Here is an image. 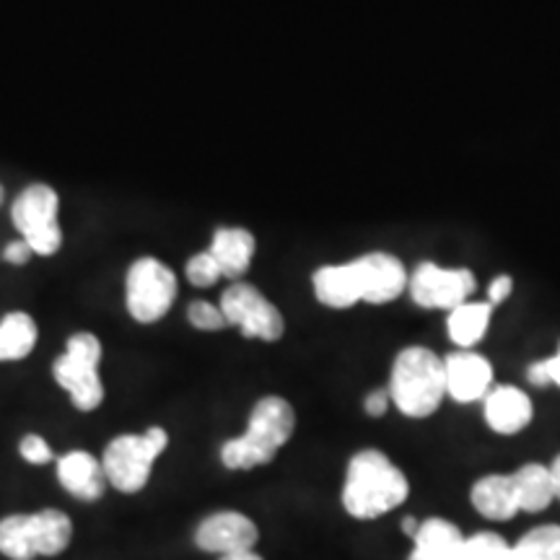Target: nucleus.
Segmentation results:
<instances>
[{"label":"nucleus","instance_id":"nucleus-1","mask_svg":"<svg viewBox=\"0 0 560 560\" xmlns=\"http://www.w3.org/2000/svg\"><path fill=\"white\" fill-rule=\"evenodd\" d=\"M408 493V478L384 452L363 450L350 457L342 506L353 520H380L387 511L402 506Z\"/></svg>","mask_w":560,"mask_h":560},{"label":"nucleus","instance_id":"nucleus-2","mask_svg":"<svg viewBox=\"0 0 560 560\" xmlns=\"http://www.w3.org/2000/svg\"><path fill=\"white\" fill-rule=\"evenodd\" d=\"M293 429H296V412L291 402L278 395L262 397L252 408L247 431L221 446L223 467L255 470V467L270 465L276 454L291 441Z\"/></svg>","mask_w":560,"mask_h":560},{"label":"nucleus","instance_id":"nucleus-3","mask_svg":"<svg viewBox=\"0 0 560 560\" xmlns=\"http://www.w3.org/2000/svg\"><path fill=\"white\" fill-rule=\"evenodd\" d=\"M389 397L408 418H429L446 397L444 359L429 348H405L395 359Z\"/></svg>","mask_w":560,"mask_h":560},{"label":"nucleus","instance_id":"nucleus-4","mask_svg":"<svg viewBox=\"0 0 560 560\" xmlns=\"http://www.w3.org/2000/svg\"><path fill=\"white\" fill-rule=\"evenodd\" d=\"M73 540V522L66 511L42 509L0 520V552L9 560L55 558Z\"/></svg>","mask_w":560,"mask_h":560},{"label":"nucleus","instance_id":"nucleus-5","mask_svg":"<svg viewBox=\"0 0 560 560\" xmlns=\"http://www.w3.org/2000/svg\"><path fill=\"white\" fill-rule=\"evenodd\" d=\"M170 446V433L161 425H151L145 433H122L107 444L102 467L107 482L125 495L140 493L149 486L153 465Z\"/></svg>","mask_w":560,"mask_h":560},{"label":"nucleus","instance_id":"nucleus-6","mask_svg":"<svg viewBox=\"0 0 560 560\" xmlns=\"http://www.w3.org/2000/svg\"><path fill=\"white\" fill-rule=\"evenodd\" d=\"M102 342L94 332H75L66 342V353L52 363V376L70 395L75 410L94 412L104 402V384L100 376Z\"/></svg>","mask_w":560,"mask_h":560},{"label":"nucleus","instance_id":"nucleus-7","mask_svg":"<svg viewBox=\"0 0 560 560\" xmlns=\"http://www.w3.org/2000/svg\"><path fill=\"white\" fill-rule=\"evenodd\" d=\"M60 198L45 182H34L24 187L13 200L11 219L19 229L21 240L34 249V255L52 257L62 247V229L58 221Z\"/></svg>","mask_w":560,"mask_h":560},{"label":"nucleus","instance_id":"nucleus-8","mask_svg":"<svg viewBox=\"0 0 560 560\" xmlns=\"http://www.w3.org/2000/svg\"><path fill=\"white\" fill-rule=\"evenodd\" d=\"M177 301V276L156 257H140L125 278V306L140 325H153L172 312Z\"/></svg>","mask_w":560,"mask_h":560},{"label":"nucleus","instance_id":"nucleus-9","mask_svg":"<svg viewBox=\"0 0 560 560\" xmlns=\"http://www.w3.org/2000/svg\"><path fill=\"white\" fill-rule=\"evenodd\" d=\"M221 312L229 325L240 327L244 338L276 342L283 338L285 322L278 306L252 283H234L221 293Z\"/></svg>","mask_w":560,"mask_h":560},{"label":"nucleus","instance_id":"nucleus-10","mask_svg":"<svg viewBox=\"0 0 560 560\" xmlns=\"http://www.w3.org/2000/svg\"><path fill=\"white\" fill-rule=\"evenodd\" d=\"M475 291V278L470 270H446L433 262H423L410 278V296L423 310H454L465 304Z\"/></svg>","mask_w":560,"mask_h":560},{"label":"nucleus","instance_id":"nucleus-11","mask_svg":"<svg viewBox=\"0 0 560 560\" xmlns=\"http://www.w3.org/2000/svg\"><path fill=\"white\" fill-rule=\"evenodd\" d=\"M350 270H353L359 301H366V304H389L408 285L405 265L397 257L387 255V252H374V255L350 260Z\"/></svg>","mask_w":560,"mask_h":560},{"label":"nucleus","instance_id":"nucleus-12","mask_svg":"<svg viewBox=\"0 0 560 560\" xmlns=\"http://www.w3.org/2000/svg\"><path fill=\"white\" fill-rule=\"evenodd\" d=\"M257 540H260L257 524L240 511H215L195 529V545L202 552H213V556L255 550Z\"/></svg>","mask_w":560,"mask_h":560},{"label":"nucleus","instance_id":"nucleus-13","mask_svg":"<svg viewBox=\"0 0 560 560\" xmlns=\"http://www.w3.org/2000/svg\"><path fill=\"white\" fill-rule=\"evenodd\" d=\"M446 366V395L457 402H475L486 397L493 384V366L470 350H459L444 359Z\"/></svg>","mask_w":560,"mask_h":560},{"label":"nucleus","instance_id":"nucleus-14","mask_svg":"<svg viewBox=\"0 0 560 560\" xmlns=\"http://www.w3.org/2000/svg\"><path fill=\"white\" fill-rule=\"evenodd\" d=\"M58 482L79 501H100L107 490V475L102 462L91 452L75 450L58 459Z\"/></svg>","mask_w":560,"mask_h":560},{"label":"nucleus","instance_id":"nucleus-15","mask_svg":"<svg viewBox=\"0 0 560 560\" xmlns=\"http://www.w3.org/2000/svg\"><path fill=\"white\" fill-rule=\"evenodd\" d=\"M486 420L501 436L520 433L532 420V400L522 389L509 387V384L490 389L486 395Z\"/></svg>","mask_w":560,"mask_h":560},{"label":"nucleus","instance_id":"nucleus-16","mask_svg":"<svg viewBox=\"0 0 560 560\" xmlns=\"http://www.w3.org/2000/svg\"><path fill=\"white\" fill-rule=\"evenodd\" d=\"M255 236L249 234L247 229L236 226H223L213 234V242H210V255L219 262L223 278H242L244 272L249 270L252 257H255Z\"/></svg>","mask_w":560,"mask_h":560},{"label":"nucleus","instance_id":"nucleus-17","mask_svg":"<svg viewBox=\"0 0 560 560\" xmlns=\"http://www.w3.org/2000/svg\"><path fill=\"white\" fill-rule=\"evenodd\" d=\"M472 506L486 520L509 522L520 511V495L511 475H488L472 486Z\"/></svg>","mask_w":560,"mask_h":560},{"label":"nucleus","instance_id":"nucleus-18","mask_svg":"<svg viewBox=\"0 0 560 560\" xmlns=\"http://www.w3.org/2000/svg\"><path fill=\"white\" fill-rule=\"evenodd\" d=\"M412 542H416V550H412L410 560H459L465 537L452 522L433 516V520L420 524Z\"/></svg>","mask_w":560,"mask_h":560},{"label":"nucleus","instance_id":"nucleus-19","mask_svg":"<svg viewBox=\"0 0 560 560\" xmlns=\"http://www.w3.org/2000/svg\"><path fill=\"white\" fill-rule=\"evenodd\" d=\"M314 296L319 304L330 306V310H348V306L359 304V291L353 283V270L350 262L342 265H325L314 272Z\"/></svg>","mask_w":560,"mask_h":560},{"label":"nucleus","instance_id":"nucleus-20","mask_svg":"<svg viewBox=\"0 0 560 560\" xmlns=\"http://www.w3.org/2000/svg\"><path fill=\"white\" fill-rule=\"evenodd\" d=\"M37 322L26 312H9L0 319V363L30 359L37 346Z\"/></svg>","mask_w":560,"mask_h":560},{"label":"nucleus","instance_id":"nucleus-21","mask_svg":"<svg viewBox=\"0 0 560 560\" xmlns=\"http://www.w3.org/2000/svg\"><path fill=\"white\" fill-rule=\"evenodd\" d=\"M516 495H520V511H529V514H537V511L548 509L552 501H556V486H552L550 467L545 465H524L514 475Z\"/></svg>","mask_w":560,"mask_h":560},{"label":"nucleus","instance_id":"nucleus-22","mask_svg":"<svg viewBox=\"0 0 560 560\" xmlns=\"http://www.w3.org/2000/svg\"><path fill=\"white\" fill-rule=\"evenodd\" d=\"M490 304H459L450 312L446 327H450L452 342H457L459 348H472L486 338L488 325H490Z\"/></svg>","mask_w":560,"mask_h":560},{"label":"nucleus","instance_id":"nucleus-23","mask_svg":"<svg viewBox=\"0 0 560 560\" xmlns=\"http://www.w3.org/2000/svg\"><path fill=\"white\" fill-rule=\"evenodd\" d=\"M514 552L516 560H560V527L545 524V527L527 532L514 545Z\"/></svg>","mask_w":560,"mask_h":560},{"label":"nucleus","instance_id":"nucleus-24","mask_svg":"<svg viewBox=\"0 0 560 560\" xmlns=\"http://www.w3.org/2000/svg\"><path fill=\"white\" fill-rule=\"evenodd\" d=\"M459 560H516L514 545H509L501 535L493 532H478L465 537L459 550Z\"/></svg>","mask_w":560,"mask_h":560},{"label":"nucleus","instance_id":"nucleus-25","mask_svg":"<svg viewBox=\"0 0 560 560\" xmlns=\"http://www.w3.org/2000/svg\"><path fill=\"white\" fill-rule=\"evenodd\" d=\"M221 278L223 276L219 262H215V257L210 255V252H200V255L190 257V262H187V280H190L192 285H198V289H210V285L219 283Z\"/></svg>","mask_w":560,"mask_h":560},{"label":"nucleus","instance_id":"nucleus-26","mask_svg":"<svg viewBox=\"0 0 560 560\" xmlns=\"http://www.w3.org/2000/svg\"><path fill=\"white\" fill-rule=\"evenodd\" d=\"M187 319H190L195 330H202V332L223 330V327L229 325L226 317H223L221 306L208 304V301H192V304L187 306Z\"/></svg>","mask_w":560,"mask_h":560},{"label":"nucleus","instance_id":"nucleus-27","mask_svg":"<svg viewBox=\"0 0 560 560\" xmlns=\"http://www.w3.org/2000/svg\"><path fill=\"white\" fill-rule=\"evenodd\" d=\"M527 380L535 384V387H548V384H556L560 387V348L552 359L537 361L527 369Z\"/></svg>","mask_w":560,"mask_h":560},{"label":"nucleus","instance_id":"nucleus-28","mask_svg":"<svg viewBox=\"0 0 560 560\" xmlns=\"http://www.w3.org/2000/svg\"><path fill=\"white\" fill-rule=\"evenodd\" d=\"M19 452L21 457H24V462H30V465H47V462H52L55 457L50 444H47L39 433H26V436L21 439Z\"/></svg>","mask_w":560,"mask_h":560},{"label":"nucleus","instance_id":"nucleus-29","mask_svg":"<svg viewBox=\"0 0 560 560\" xmlns=\"http://www.w3.org/2000/svg\"><path fill=\"white\" fill-rule=\"evenodd\" d=\"M32 257H34V249L24 240L5 244V249H3V260L11 262V265H26L32 260Z\"/></svg>","mask_w":560,"mask_h":560},{"label":"nucleus","instance_id":"nucleus-30","mask_svg":"<svg viewBox=\"0 0 560 560\" xmlns=\"http://www.w3.org/2000/svg\"><path fill=\"white\" fill-rule=\"evenodd\" d=\"M389 392H384V389H376V392H371V395L366 397V402H363V408H366V412L371 418H382L384 412H387V408H389Z\"/></svg>","mask_w":560,"mask_h":560},{"label":"nucleus","instance_id":"nucleus-31","mask_svg":"<svg viewBox=\"0 0 560 560\" xmlns=\"http://www.w3.org/2000/svg\"><path fill=\"white\" fill-rule=\"evenodd\" d=\"M511 289H514V280L509 276H499L490 283L488 289V296H490V304H503L511 296Z\"/></svg>","mask_w":560,"mask_h":560},{"label":"nucleus","instance_id":"nucleus-32","mask_svg":"<svg viewBox=\"0 0 560 560\" xmlns=\"http://www.w3.org/2000/svg\"><path fill=\"white\" fill-rule=\"evenodd\" d=\"M221 560H262L255 550H242V552H231V556H221Z\"/></svg>","mask_w":560,"mask_h":560},{"label":"nucleus","instance_id":"nucleus-33","mask_svg":"<svg viewBox=\"0 0 560 560\" xmlns=\"http://www.w3.org/2000/svg\"><path fill=\"white\" fill-rule=\"evenodd\" d=\"M550 475H552V486H556V499H560V454L550 465Z\"/></svg>","mask_w":560,"mask_h":560},{"label":"nucleus","instance_id":"nucleus-34","mask_svg":"<svg viewBox=\"0 0 560 560\" xmlns=\"http://www.w3.org/2000/svg\"><path fill=\"white\" fill-rule=\"evenodd\" d=\"M418 527H420V524H418L416 520H412V516H405V520H402V532H405V535L416 537V532H418Z\"/></svg>","mask_w":560,"mask_h":560},{"label":"nucleus","instance_id":"nucleus-35","mask_svg":"<svg viewBox=\"0 0 560 560\" xmlns=\"http://www.w3.org/2000/svg\"><path fill=\"white\" fill-rule=\"evenodd\" d=\"M0 202H3V185H0Z\"/></svg>","mask_w":560,"mask_h":560}]
</instances>
